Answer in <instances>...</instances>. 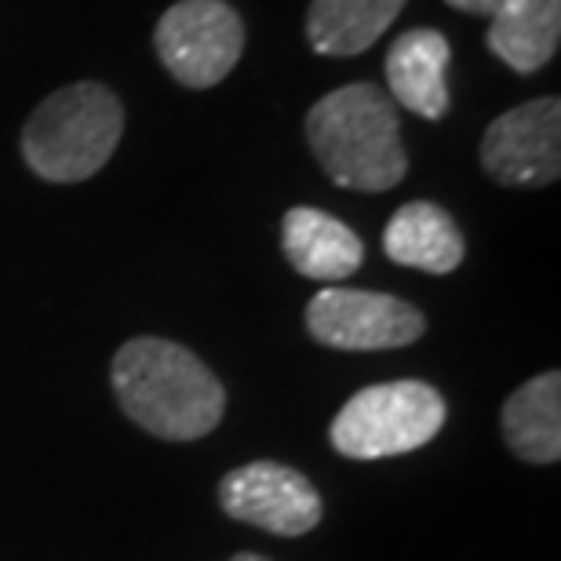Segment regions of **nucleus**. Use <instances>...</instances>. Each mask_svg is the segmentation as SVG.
Listing matches in <instances>:
<instances>
[{
  "instance_id": "nucleus-1",
  "label": "nucleus",
  "mask_w": 561,
  "mask_h": 561,
  "mask_svg": "<svg viewBox=\"0 0 561 561\" xmlns=\"http://www.w3.org/2000/svg\"><path fill=\"white\" fill-rule=\"evenodd\" d=\"M114 394L131 423L164 442H197L227 412V390L194 351L161 335L128 340L110 368Z\"/></svg>"
},
{
  "instance_id": "nucleus-2",
  "label": "nucleus",
  "mask_w": 561,
  "mask_h": 561,
  "mask_svg": "<svg viewBox=\"0 0 561 561\" xmlns=\"http://www.w3.org/2000/svg\"><path fill=\"white\" fill-rule=\"evenodd\" d=\"M307 142L324 175L343 190L387 194L409 172L394 99L365 81L335 88L310 106Z\"/></svg>"
},
{
  "instance_id": "nucleus-3",
  "label": "nucleus",
  "mask_w": 561,
  "mask_h": 561,
  "mask_svg": "<svg viewBox=\"0 0 561 561\" xmlns=\"http://www.w3.org/2000/svg\"><path fill=\"white\" fill-rule=\"evenodd\" d=\"M125 131V106L106 84L77 81L51 92L22 128V157L44 183H84L103 172Z\"/></svg>"
},
{
  "instance_id": "nucleus-4",
  "label": "nucleus",
  "mask_w": 561,
  "mask_h": 561,
  "mask_svg": "<svg viewBox=\"0 0 561 561\" xmlns=\"http://www.w3.org/2000/svg\"><path fill=\"white\" fill-rule=\"evenodd\" d=\"M445 398L420 379L365 387L332 420V448L346 459H390L431 445L445 426Z\"/></svg>"
},
{
  "instance_id": "nucleus-5",
  "label": "nucleus",
  "mask_w": 561,
  "mask_h": 561,
  "mask_svg": "<svg viewBox=\"0 0 561 561\" xmlns=\"http://www.w3.org/2000/svg\"><path fill=\"white\" fill-rule=\"evenodd\" d=\"M157 59L183 88H216L244 51V22L227 0H179L153 30Z\"/></svg>"
},
{
  "instance_id": "nucleus-6",
  "label": "nucleus",
  "mask_w": 561,
  "mask_h": 561,
  "mask_svg": "<svg viewBox=\"0 0 561 561\" xmlns=\"http://www.w3.org/2000/svg\"><path fill=\"white\" fill-rule=\"evenodd\" d=\"M307 332L332 351H398L420 340L426 318L387 291L332 285L307 302Z\"/></svg>"
},
{
  "instance_id": "nucleus-7",
  "label": "nucleus",
  "mask_w": 561,
  "mask_h": 561,
  "mask_svg": "<svg viewBox=\"0 0 561 561\" xmlns=\"http://www.w3.org/2000/svg\"><path fill=\"white\" fill-rule=\"evenodd\" d=\"M481 168L500 186H551L561 175V103L533 99L496 117L481 136Z\"/></svg>"
},
{
  "instance_id": "nucleus-8",
  "label": "nucleus",
  "mask_w": 561,
  "mask_h": 561,
  "mask_svg": "<svg viewBox=\"0 0 561 561\" xmlns=\"http://www.w3.org/2000/svg\"><path fill=\"white\" fill-rule=\"evenodd\" d=\"M219 507L244 525H255L274 536H302L313 533L321 522V496L310 485L307 474L296 467L255 459L238 470H230L219 481Z\"/></svg>"
},
{
  "instance_id": "nucleus-9",
  "label": "nucleus",
  "mask_w": 561,
  "mask_h": 561,
  "mask_svg": "<svg viewBox=\"0 0 561 561\" xmlns=\"http://www.w3.org/2000/svg\"><path fill=\"white\" fill-rule=\"evenodd\" d=\"M448 62L453 44L442 30H405L387 51V88L394 106H405L409 114L442 121L453 106L448 95Z\"/></svg>"
},
{
  "instance_id": "nucleus-10",
  "label": "nucleus",
  "mask_w": 561,
  "mask_h": 561,
  "mask_svg": "<svg viewBox=\"0 0 561 561\" xmlns=\"http://www.w3.org/2000/svg\"><path fill=\"white\" fill-rule=\"evenodd\" d=\"M280 249H285L291 271L310 280H324V285H340L365 263V244L343 219L302 205L285 211Z\"/></svg>"
},
{
  "instance_id": "nucleus-11",
  "label": "nucleus",
  "mask_w": 561,
  "mask_h": 561,
  "mask_svg": "<svg viewBox=\"0 0 561 561\" xmlns=\"http://www.w3.org/2000/svg\"><path fill=\"white\" fill-rule=\"evenodd\" d=\"M383 252L398 266L426 274H453L467 255L463 233L442 205L409 201L390 216L383 230Z\"/></svg>"
},
{
  "instance_id": "nucleus-12",
  "label": "nucleus",
  "mask_w": 561,
  "mask_h": 561,
  "mask_svg": "<svg viewBox=\"0 0 561 561\" xmlns=\"http://www.w3.org/2000/svg\"><path fill=\"white\" fill-rule=\"evenodd\" d=\"M405 4L409 0H313L307 11V41L318 55L351 59L373 48Z\"/></svg>"
},
{
  "instance_id": "nucleus-13",
  "label": "nucleus",
  "mask_w": 561,
  "mask_h": 561,
  "mask_svg": "<svg viewBox=\"0 0 561 561\" xmlns=\"http://www.w3.org/2000/svg\"><path fill=\"white\" fill-rule=\"evenodd\" d=\"M503 437L525 463L561 459V376L543 373L518 387L503 405Z\"/></svg>"
},
{
  "instance_id": "nucleus-14",
  "label": "nucleus",
  "mask_w": 561,
  "mask_h": 561,
  "mask_svg": "<svg viewBox=\"0 0 561 561\" xmlns=\"http://www.w3.org/2000/svg\"><path fill=\"white\" fill-rule=\"evenodd\" d=\"M561 41V0H518L492 19L485 33L489 51L518 73H536L554 59Z\"/></svg>"
},
{
  "instance_id": "nucleus-15",
  "label": "nucleus",
  "mask_w": 561,
  "mask_h": 561,
  "mask_svg": "<svg viewBox=\"0 0 561 561\" xmlns=\"http://www.w3.org/2000/svg\"><path fill=\"white\" fill-rule=\"evenodd\" d=\"M448 8H456V11H467V15H481V19H500L503 11H511L518 0H445Z\"/></svg>"
},
{
  "instance_id": "nucleus-16",
  "label": "nucleus",
  "mask_w": 561,
  "mask_h": 561,
  "mask_svg": "<svg viewBox=\"0 0 561 561\" xmlns=\"http://www.w3.org/2000/svg\"><path fill=\"white\" fill-rule=\"evenodd\" d=\"M230 561H271V558H263V554H233Z\"/></svg>"
}]
</instances>
